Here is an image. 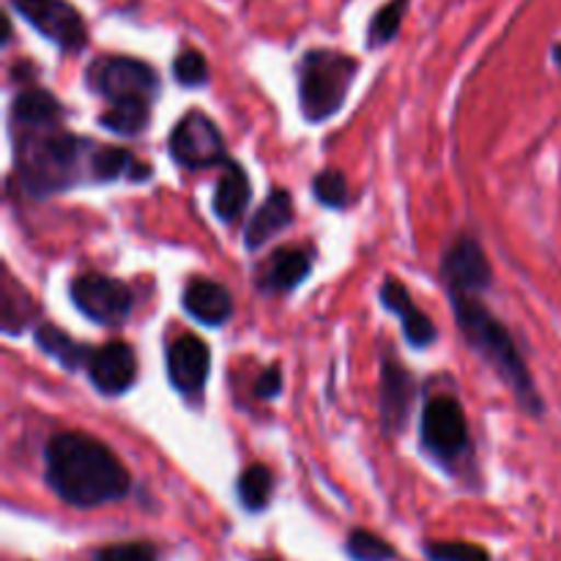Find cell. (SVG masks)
Here are the masks:
<instances>
[{"mask_svg": "<svg viewBox=\"0 0 561 561\" xmlns=\"http://www.w3.org/2000/svg\"><path fill=\"white\" fill-rule=\"evenodd\" d=\"M93 561H157V553L148 542H115L93 553Z\"/></svg>", "mask_w": 561, "mask_h": 561, "instance_id": "f1b7e54d", "label": "cell"}, {"mask_svg": "<svg viewBox=\"0 0 561 561\" xmlns=\"http://www.w3.org/2000/svg\"><path fill=\"white\" fill-rule=\"evenodd\" d=\"M47 485L71 507H102L129 493L131 477L118 455L88 433H58L47 442Z\"/></svg>", "mask_w": 561, "mask_h": 561, "instance_id": "6da1fadb", "label": "cell"}, {"mask_svg": "<svg viewBox=\"0 0 561 561\" xmlns=\"http://www.w3.org/2000/svg\"><path fill=\"white\" fill-rule=\"evenodd\" d=\"M250 195L252 186L250 179H247V170L241 164L228 162L217 190H214V214L219 219H225V222H233V219H239L244 214Z\"/></svg>", "mask_w": 561, "mask_h": 561, "instance_id": "ac0fdd59", "label": "cell"}, {"mask_svg": "<svg viewBox=\"0 0 561 561\" xmlns=\"http://www.w3.org/2000/svg\"><path fill=\"white\" fill-rule=\"evenodd\" d=\"M88 168H91L93 179L99 181H115V179L146 181L148 175H151V168H148L146 162L135 159L129 151H124V148H113V146L96 148V151L91 153Z\"/></svg>", "mask_w": 561, "mask_h": 561, "instance_id": "ffe728a7", "label": "cell"}, {"mask_svg": "<svg viewBox=\"0 0 561 561\" xmlns=\"http://www.w3.org/2000/svg\"><path fill=\"white\" fill-rule=\"evenodd\" d=\"M444 283L453 296H477L491 285V263L474 239H458L442 263Z\"/></svg>", "mask_w": 561, "mask_h": 561, "instance_id": "30bf717a", "label": "cell"}, {"mask_svg": "<svg viewBox=\"0 0 561 561\" xmlns=\"http://www.w3.org/2000/svg\"><path fill=\"white\" fill-rule=\"evenodd\" d=\"M36 345L44 354L53 356L60 367H66V370H77V367L88 365V359H91V351H85V345L75 343L69 334L49 327V323L36 329Z\"/></svg>", "mask_w": 561, "mask_h": 561, "instance_id": "44dd1931", "label": "cell"}, {"mask_svg": "<svg viewBox=\"0 0 561 561\" xmlns=\"http://www.w3.org/2000/svg\"><path fill=\"white\" fill-rule=\"evenodd\" d=\"M184 310L206 327H222L233 316V296L222 283L197 277L186 285Z\"/></svg>", "mask_w": 561, "mask_h": 561, "instance_id": "9a60e30c", "label": "cell"}, {"mask_svg": "<svg viewBox=\"0 0 561 561\" xmlns=\"http://www.w3.org/2000/svg\"><path fill=\"white\" fill-rule=\"evenodd\" d=\"M310 274V257L307 252L294 250H277L268 257L266 272L261 274V288L268 294H285V290H294L301 279Z\"/></svg>", "mask_w": 561, "mask_h": 561, "instance_id": "e0dca14e", "label": "cell"}, {"mask_svg": "<svg viewBox=\"0 0 561 561\" xmlns=\"http://www.w3.org/2000/svg\"><path fill=\"white\" fill-rule=\"evenodd\" d=\"M348 557L354 561H392L394 559V548L389 546L387 540H381L378 535L365 529L351 531L348 537Z\"/></svg>", "mask_w": 561, "mask_h": 561, "instance_id": "d4e9b609", "label": "cell"}, {"mask_svg": "<svg viewBox=\"0 0 561 561\" xmlns=\"http://www.w3.org/2000/svg\"><path fill=\"white\" fill-rule=\"evenodd\" d=\"M91 91L113 102L126 99H148L157 91V71L146 60L126 58V55H104L88 66L85 75Z\"/></svg>", "mask_w": 561, "mask_h": 561, "instance_id": "5b68a950", "label": "cell"}, {"mask_svg": "<svg viewBox=\"0 0 561 561\" xmlns=\"http://www.w3.org/2000/svg\"><path fill=\"white\" fill-rule=\"evenodd\" d=\"M173 75L175 80L186 88L203 85V82L208 80L206 55L197 53V49H184V53H179V58L173 60Z\"/></svg>", "mask_w": 561, "mask_h": 561, "instance_id": "83f0119b", "label": "cell"}, {"mask_svg": "<svg viewBox=\"0 0 561 561\" xmlns=\"http://www.w3.org/2000/svg\"><path fill=\"white\" fill-rule=\"evenodd\" d=\"M405 9H409V0H389L370 22V33H367V44L370 47H383V44L392 42L398 36L400 25H403Z\"/></svg>", "mask_w": 561, "mask_h": 561, "instance_id": "cb8c5ba5", "label": "cell"}, {"mask_svg": "<svg viewBox=\"0 0 561 561\" xmlns=\"http://www.w3.org/2000/svg\"><path fill=\"white\" fill-rule=\"evenodd\" d=\"M359 60L337 49H310L299 66V102L307 121L318 124L337 113L348 99Z\"/></svg>", "mask_w": 561, "mask_h": 561, "instance_id": "277c9868", "label": "cell"}, {"mask_svg": "<svg viewBox=\"0 0 561 561\" xmlns=\"http://www.w3.org/2000/svg\"><path fill=\"white\" fill-rule=\"evenodd\" d=\"M11 113H14L16 124H22L25 129L44 131V129H53V126L58 124L64 110H60V102L49 91H42V88H27V91H22L20 96L14 99Z\"/></svg>", "mask_w": 561, "mask_h": 561, "instance_id": "d6986e66", "label": "cell"}, {"mask_svg": "<svg viewBox=\"0 0 561 561\" xmlns=\"http://www.w3.org/2000/svg\"><path fill=\"white\" fill-rule=\"evenodd\" d=\"M151 121V107L148 99H126V102H113L110 110H104L99 124L115 135H140Z\"/></svg>", "mask_w": 561, "mask_h": 561, "instance_id": "7402d4cb", "label": "cell"}, {"mask_svg": "<svg viewBox=\"0 0 561 561\" xmlns=\"http://www.w3.org/2000/svg\"><path fill=\"white\" fill-rule=\"evenodd\" d=\"M425 557L431 561H491V553L474 542H427Z\"/></svg>", "mask_w": 561, "mask_h": 561, "instance_id": "4316f807", "label": "cell"}, {"mask_svg": "<svg viewBox=\"0 0 561 561\" xmlns=\"http://www.w3.org/2000/svg\"><path fill=\"white\" fill-rule=\"evenodd\" d=\"M422 444L442 463H458L469 453V422L449 394L427 400L422 411Z\"/></svg>", "mask_w": 561, "mask_h": 561, "instance_id": "8992f818", "label": "cell"}, {"mask_svg": "<svg viewBox=\"0 0 561 561\" xmlns=\"http://www.w3.org/2000/svg\"><path fill=\"white\" fill-rule=\"evenodd\" d=\"M71 301L82 316L102 327H121L131 312V290L121 279L88 272L71 279Z\"/></svg>", "mask_w": 561, "mask_h": 561, "instance_id": "ba28073f", "label": "cell"}, {"mask_svg": "<svg viewBox=\"0 0 561 561\" xmlns=\"http://www.w3.org/2000/svg\"><path fill=\"white\" fill-rule=\"evenodd\" d=\"M88 376L102 394H124L137 378V356L121 340L99 345L88 359Z\"/></svg>", "mask_w": 561, "mask_h": 561, "instance_id": "8fae6325", "label": "cell"}, {"mask_svg": "<svg viewBox=\"0 0 561 561\" xmlns=\"http://www.w3.org/2000/svg\"><path fill=\"white\" fill-rule=\"evenodd\" d=\"M170 153L181 168H211V164L225 162V137L206 113L192 110L173 126Z\"/></svg>", "mask_w": 561, "mask_h": 561, "instance_id": "9c48e42d", "label": "cell"}, {"mask_svg": "<svg viewBox=\"0 0 561 561\" xmlns=\"http://www.w3.org/2000/svg\"><path fill=\"white\" fill-rule=\"evenodd\" d=\"M381 301L389 312L400 316V323H403V334L414 348H427V345L436 340V327H433L431 318L414 305L409 288H405L400 279L389 277L381 288Z\"/></svg>", "mask_w": 561, "mask_h": 561, "instance_id": "4fadbf2b", "label": "cell"}, {"mask_svg": "<svg viewBox=\"0 0 561 561\" xmlns=\"http://www.w3.org/2000/svg\"><path fill=\"white\" fill-rule=\"evenodd\" d=\"M312 192L329 208H343L348 203V181L340 170H321L312 181Z\"/></svg>", "mask_w": 561, "mask_h": 561, "instance_id": "484cf974", "label": "cell"}, {"mask_svg": "<svg viewBox=\"0 0 561 561\" xmlns=\"http://www.w3.org/2000/svg\"><path fill=\"white\" fill-rule=\"evenodd\" d=\"M453 307L466 343L502 376V381L513 389L518 403L529 414H540L542 400L507 327L485 305H480L474 296H453Z\"/></svg>", "mask_w": 561, "mask_h": 561, "instance_id": "7a4b0ae2", "label": "cell"}, {"mask_svg": "<svg viewBox=\"0 0 561 561\" xmlns=\"http://www.w3.org/2000/svg\"><path fill=\"white\" fill-rule=\"evenodd\" d=\"M290 222H294V197H290L288 190H274L268 201L257 208L255 217L247 222L244 244L250 250H257L268 239H274L279 230L288 228Z\"/></svg>", "mask_w": 561, "mask_h": 561, "instance_id": "2e32d148", "label": "cell"}, {"mask_svg": "<svg viewBox=\"0 0 561 561\" xmlns=\"http://www.w3.org/2000/svg\"><path fill=\"white\" fill-rule=\"evenodd\" d=\"M9 3L27 25L36 27L64 53H80L85 47V22H82L80 11L66 0H9Z\"/></svg>", "mask_w": 561, "mask_h": 561, "instance_id": "52a82bcc", "label": "cell"}, {"mask_svg": "<svg viewBox=\"0 0 561 561\" xmlns=\"http://www.w3.org/2000/svg\"><path fill=\"white\" fill-rule=\"evenodd\" d=\"M414 403V381L398 359L383 362L381 376V420L389 433H400Z\"/></svg>", "mask_w": 561, "mask_h": 561, "instance_id": "5bb4252c", "label": "cell"}, {"mask_svg": "<svg viewBox=\"0 0 561 561\" xmlns=\"http://www.w3.org/2000/svg\"><path fill=\"white\" fill-rule=\"evenodd\" d=\"M279 389H283V376H279L277 367H272V370L263 373V376L257 378V383H255V394H257V398H266V400L277 398Z\"/></svg>", "mask_w": 561, "mask_h": 561, "instance_id": "f546056e", "label": "cell"}, {"mask_svg": "<svg viewBox=\"0 0 561 561\" xmlns=\"http://www.w3.org/2000/svg\"><path fill=\"white\" fill-rule=\"evenodd\" d=\"M91 142L69 135V131L44 129L33 131L16 153L20 181L33 195H53L69 190L80 181V162Z\"/></svg>", "mask_w": 561, "mask_h": 561, "instance_id": "3957f363", "label": "cell"}, {"mask_svg": "<svg viewBox=\"0 0 561 561\" xmlns=\"http://www.w3.org/2000/svg\"><path fill=\"white\" fill-rule=\"evenodd\" d=\"M274 493V474L268 466L252 463L239 477V499L250 513H261L268 507Z\"/></svg>", "mask_w": 561, "mask_h": 561, "instance_id": "603a6c76", "label": "cell"}, {"mask_svg": "<svg viewBox=\"0 0 561 561\" xmlns=\"http://www.w3.org/2000/svg\"><path fill=\"white\" fill-rule=\"evenodd\" d=\"M211 370V351L195 334H184L168 348V376L179 392L201 394Z\"/></svg>", "mask_w": 561, "mask_h": 561, "instance_id": "7c38bea8", "label": "cell"}]
</instances>
